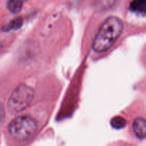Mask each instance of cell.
I'll return each instance as SVG.
<instances>
[{
	"label": "cell",
	"mask_w": 146,
	"mask_h": 146,
	"mask_svg": "<svg viewBox=\"0 0 146 146\" xmlns=\"http://www.w3.org/2000/svg\"><path fill=\"white\" fill-rule=\"evenodd\" d=\"M123 29L121 19L116 17H110L100 27L93 43V49L97 53L108 51L114 45Z\"/></svg>",
	"instance_id": "cell-1"
},
{
	"label": "cell",
	"mask_w": 146,
	"mask_h": 146,
	"mask_svg": "<svg viewBox=\"0 0 146 146\" xmlns=\"http://www.w3.org/2000/svg\"><path fill=\"white\" fill-rule=\"evenodd\" d=\"M34 91L25 84L19 86L11 94L8 101V109L12 114H17L25 110L34 99Z\"/></svg>",
	"instance_id": "cell-2"
},
{
	"label": "cell",
	"mask_w": 146,
	"mask_h": 146,
	"mask_svg": "<svg viewBox=\"0 0 146 146\" xmlns=\"http://www.w3.org/2000/svg\"><path fill=\"white\" fill-rule=\"evenodd\" d=\"M37 128L35 120L28 115H22L14 118L8 127L10 135L19 141H24L31 138Z\"/></svg>",
	"instance_id": "cell-3"
},
{
	"label": "cell",
	"mask_w": 146,
	"mask_h": 146,
	"mask_svg": "<svg viewBox=\"0 0 146 146\" xmlns=\"http://www.w3.org/2000/svg\"><path fill=\"white\" fill-rule=\"evenodd\" d=\"M133 130L137 138L144 139L146 133L145 120L143 118H136L133 123Z\"/></svg>",
	"instance_id": "cell-4"
},
{
	"label": "cell",
	"mask_w": 146,
	"mask_h": 146,
	"mask_svg": "<svg viewBox=\"0 0 146 146\" xmlns=\"http://www.w3.org/2000/svg\"><path fill=\"white\" fill-rule=\"evenodd\" d=\"M130 9L133 11L145 14L146 9V0H133L131 3Z\"/></svg>",
	"instance_id": "cell-5"
},
{
	"label": "cell",
	"mask_w": 146,
	"mask_h": 146,
	"mask_svg": "<svg viewBox=\"0 0 146 146\" xmlns=\"http://www.w3.org/2000/svg\"><path fill=\"white\" fill-rule=\"evenodd\" d=\"M22 0H9L7 2V8L14 14H17L19 12L22 8Z\"/></svg>",
	"instance_id": "cell-6"
},
{
	"label": "cell",
	"mask_w": 146,
	"mask_h": 146,
	"mask_svg": "<svg viewBox=\"0 0 146 146\" xmlns=\"http://www.w3.org/2000/svg\"><path fill=\"white\" fill-rule=\"evenodd\" d=\"M126 120L121 116H116L111 121V126L115 129H121L126 125Z\"/></svg>",
	"instance_id": "cell-7"
},
{
	"label": "cell",
	"mask_w": 146,
	"mask_h": 146,
	"mask_svg": "<svg viewBox=\"0 0 146 146\" xmlns=\"http://www.w3.org/2000/svg\"><path fill=\"white\" fill-rule=\"evenodd\" d=\"M115 1L116 0H94V4L101 9H107L111 8Z\"/></svg>",
	"instance_id": "cell-8"
},
{
	"label": "cell",
	"mask_w": 146,
	"mask_h": 146,
	"mask_svg": "<svg viewBox=\"0 0 146 146\" xmlns=\"http://www.w3.org/2000/svg\"><path fill=\"white\" fill-rule=\"evenodd\" d=\"M23 24V20L21 17H17V18L14 19L12 21L10 22V24L8 26L6 27L5 30L6 31H8V30H17L18 29H19L20 27L22 26Z\"/></svg>",
	"instance_id": "cell-9"
},
{
	"label": "cell",
	"mask_w": 146,
	"mask_h": 146,
	"mask_svg": "<svg viewBox=\"0 0 146 146\" xmlns=\"http://www.w3.org/2000/svg\"><path fill=\"white\" fill-rule=\"evenodd\" d=\"M4 118V106L0 101V123L3 121Z\"/></svg>",
	"instance_id": "cell-10"
}]
</instances>
